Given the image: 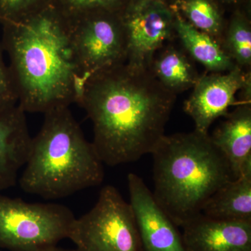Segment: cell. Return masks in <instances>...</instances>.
<instances>
[{
	"label": "cell",
	"mask_w": 251,
	"mask_h": 251,
	"mask_svg": "<svg viewBox=\"0 0 251 251\" xmlns=\"http://www.w3.org/2000/svg\"><path fill=\"white\" fill-rule=\"evenodd\" d=\"M176 99L150 70L125 64L90 77L77 104L92 122L99 158L113 167L153 152Z\"/></svg>",
	"instance_id": "cell-1"
},
{
	"label": "cell",
	"mask_w": 251,
	"mask_h": 251,
	"mask_svg": "<svg viewBox=\"0 0 251 251\" xmlns=\"http://www.w3.org/2000/svg\"><path fill=\"white\" fill-rule=\"evenodd\" d=\"M0 37L25 112L43 113L77 103L85 83L71 45L69 21L52 5L20 22H1Z\"/></svg>",
	"instance_id": "cell-2"
},
{
	"label": "cell",
	"mask_w": 251,
	"mask_h": 251,
	"mask_svg": "<svg viewBox=\"0 0 251 251\" xmlns=\"http://www.w3.org/2000/svg\"><path fill=\"white\" fill-rule=\"evenodd\" d=\"M151 154L153 197L176 226L201 214L209 198L234 179L209 134L194 130L165 135Z\"/></svg>",
	"instance_id": "cell-3"
},
{
	"label": "cell",
	"mask_w": 251,
	"mask_h": 251,
	"mask_svg": "<svg viewBox=\"0 0 251 251\" xmlns=\"http://www.w3.org/2000/svg\"><path fill=\"white\" fill-rule=\"evenodd\" d=\"M44 115L19 179L23 191L54 200L101 184L103 162L70 109H54Z\"/></svg>",
	"instance_id": "cell-4"
},
{
	"label": "cell",
	"mask_w": 251,
	"mask_h": 251,
	"mask_svg": "<svg viewBox=\"0 0 251 251\" xmlns=\"http://www.w3.org/2000/svg\"><path fill=\"white\" fill-rule=\"evenodd\" d=\"M75 217L67 206L28 203L0 193V248L39 251L68 238Z\"/></svg>",
	"instance_id": "cell-5"
},
{
	"label": "cell",
	"mask_w": 251,
	"mask_h": 251,
	"mask_svg": "<svg viewBox=\"0 0 251 251\" xmlns=\"http://www.w3.org/2000/svg\"><path fill=\"white\" fill-rule=\"evenodd\" d=\"M68 239L76 251H144L129 202L111 185L102 188L88 212L75 218Z\"/></svg>",
	"instance_id": "cell-6"
},
{
	"label": "cell",
	"mask_w": 251,
	"mask_h": 251,
	"mask_svg": "<svg viewBox=\"0 0 251 251\" xmlns=\"http://www.w3.org/2000/svg\"><path fill=\"white\" fill-rule=\"evenodd\" d=\"M73 56L81 78L126 63V44L120 14L95 11L67 18Z\"/></svg>",
	"instance_id": "cell-7"
},
{
	"label": "cell",
	"mask_w": 251,
	"mask_h": 251,
	"mask_svg": "<svg viewBox=\"0 0 251 251\" xmlns=\"http://www.w3.org/2000/svg\"><path fill=\"white\" fill-rule=\"evenodd\" d=\"M126 44V63L150 70L153 58L176 36V9L168 0H130L120 13Z\"/></svg>",
	"instance_id": "cell-8"
},
{
	"label": "cell",
	"mask_w": 251,
	"mask_h": 251,
	"mask_svg": "<svg viewBox=\"0 0 251 251\" xmlns=\"http://www.w3.org/2000/svg\"><path fill=\"white\" fill-rule=\"evenodd\" d=\"M251 70L245 72L236 66L225 73H211L200 76L192 94L184 104V110L195 123V130L209 134V129L220 117L228 113L235 95L245 85Z\"/></svg>",
	"instance_id": "cell-9"
},
{
	"label": "cell",
	"mask_w": 251,
	"mask_h": 251,
	"mask_svg": "<svg viewBox=\"0 0 251 251\" xmlns=\"http://www.w3.org/2000/svg\"><path fill=\"white\" fill-rule=\"evenodd\" d=\"M129 204L144 251H185L176 226L138 175L127 176Z\"/></svg>",
	"instance_id": "cell-10"
},
{
	"label": "cell",
	"mask_w": 251,
	"mask_h": 251,
	"mask_svg": "<svg viewBox=\"0 0 251 251\" xmlns=\"http://www.w3.org/2000/svg\"><path fill=\"white\" fill-rule=\"evenodd\" d=\"M181 227L185 251H251V222L201 214Z\"/></svg>",
	"instance_id": "cell-11"
},
{
	"label": "cell",
	"mask_w": 251,
	"mask_h": 251,
	"mask_svg": "<svg viewBox=\"0 0 251 251\" xmlns=\"http://www.w3.org/2000/svg\"><path fill=\"white\" fill-rule=\"evenodd\" d=\"M224 117L209 136L237 179L251 173V103H240Z\"/></svg>",
	"instance_id": "cell-12"
},
{
	"label": "cell",
	"mask_w": 251,
	"mask_h": 251,
	"mask_svg": "<svg viewBox=\"0 0 251 251\" xmlns=\"http://www.w3.org/2000/svg\"><path fill=\"white\" fill-rule=\"evenodd\" d=\"M31 139L26 112L19 105L0 113V192L17 183L27 163Z\"/></svg>",
	"instance_id": "cell-13"
},
{
	"label": "cell",
	"mask_w": 251,
	"mask_h": 251,
	"mask_svg": "<svg viewBox=\"0 0 251 251\" xmlns=\"http://www.w3.org/2000/svg\"><path fill=\"white\" fill-rule=\"evenodd\" d=\"M175 30L188 54L202 64L208 72L225 73L237 66L219 41L193 27L177 11L175 14Z\"/></svg>",
	"instance_id": "cell-14"
},
{
	"label": "cell",
	"mask_w": 251,
	"mask_h": 251,
	"mask_svg": "<svg viewBox=\"0 0 251 251\" xmlns=\"http://www.w3.org/2000/svg\"><path fill=\"white\" fill-rule=\"evenodd\" d=\"M201 214L222 221L251 222V173L219 188L206 201Z\"/></svg>",
	"instance_id": "cell-15"
},
{
	"label": "cell",
	"mask_w": 251,
	"mask_h": 251,
	"mask_svg": "<svg viewBox=\"0 0 251 251\" xmlns=\"http://www.w3.org/2000/svg\"><path fill=\"white\" fill-rule=\"evenodd\" d=\"M150 71L166 90L175 94L193 88L200 77L184 51L171 45L158 51Z\"/></svg>",
	"instance_id": "cell-16"
},
{
	"label": "cell",
	"mask_w": 251,
	"mask_h": 251,
	"mask_svg": "<svg viewBox=\"0 0 251 251\" xmlns=\"http://www.w3.org/2000/svg\"><path fill=\"white\" fill-rule=\"evenodd\" d=\"M173 5L193 27L212 36L221 44L226 26L214 0H177Z\"/></svg>",
	"instance_id": "cell-17"
},
{
	"label": "cell",
	"mask_w": 251,
	"mask_h": 251,
	"mask_svg": "<svg viewBox=\"0 0 251 251\" xmlns=\"http://www.w3.org/2000/svg\"><path fill=\"white\" fill-rule=\"evenodd\" d=\"M223 49L238 67L250 69L251 66V26L241 12L233 15L225 28L221 42Z\"/></svg>",
	"instance_id": "cell-18"
},
{
	"label": "cell",
	"mask_w": 251,
	"mask_h": 251,
	"mask_svg": "<svg viewBox=\"0 0 251 251\" xmlns=\"http://www.w3.org/2000/svg\"><path fill=\"white\" fill-rule=\"evenodd\" d=\"M130 0H52V6L67 18L95 11L120 14Z\"/></svg>",
	"instance_id": "cell-19"
},
{
	"label": "cell",
	"mask_w": 251,
	"mask_h": 251,
	"mask_svg": "<svg viewBox=\"0 0 251 251\" xmlns=\"http://www.w3.org/2000/svg\"><path fill=\"white\" fill-rule=\"evenodd\" d=\"M52 0H0V23H16L52 5Z\"/></svg>",
	"instance_id": "cell-20"
},
{
	"label": "cell",
	"mask_w": 251,
	"mask_h": 251,
	"mask_svg": "<svg viewBox=\"0 0 251 251\" xmlns=\"http://www.w3.org/2000/svg\"><path fill=\"white\" fill-rule=\"evenodd\" d=\"M0 39V113L18 105V97Z\"/></svg>",
	"instance_id": "cell-21"
},
{
	"label": "cell",
	"mask_w": 251,
	"mask_h": 251,
	"mask_svg": "<svg viewBox=\"0 0 251 251\" xmlns=\"http://www.w3.org/2000/svg\"><path fill=\"white\" fill-rule=\"evenodd\" d=\"M39 251H76L75 250H66V249H60V248L57 247V246L46 248V249H42V250Z\"/></svg>",
	"instance_id": "cell-22"
},
{
	"label": "cell",
	"mask_w": 251,
	"mask_h": 251,
	"mask_svg": "<svg viewBox=\"0 0 251 251\" xmlns=\"http://www.w3.org/2000/svg\"><path fill=\"white\" fill-rule=\"evenodd\" d=\"M219 1H223V2L232 3L236 2V1H239V0H219Z\"/></svg>",
	"instance_id": "cell-23"
}]
</instances>
